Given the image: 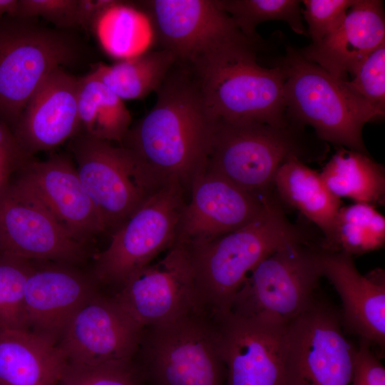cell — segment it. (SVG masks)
<instances>
[{
  "label": "cell",
  "instance_id": "obj_1",
  "mask_svg": "<svg viewBox=\"0 0 385 385\" xmlns=\"http://www.w3.org/2000/svg\"><path fill=\"white\" fill-rule=\"evenodd\" d=\"M155 93L153 107L120 145L160 183H178L187 194L206 170L215 120L186 65L177 62Z\"/></svg>",
  "mask_w": 385,
  "mask_h": 385
},
{
  "label": "cell",
  "instance_id": "obj_2",
  "mask_svg": "<svg viewBox=\"0 0 385 385\" xmlns=\"http://www.w3.org/2000/svg\"><path fill=\"white\" fill-rule=\"evenodd\" d=\"M290 242L319 244L311 232L291 222L274 193L262 214L248 225L212 240L184 246L201 307L211 314L228 312L250 272Z\"/></svg>",
  "mask_w": 385,
  "mask_h": 385
},
{
  "label": "cell",
  "instance_id": "obj_3",
  "mask_svg": "<svg viewBox=\"0 0 385 385\" xmlns=\"http://www.w3.org/2000/svg\"><path fill=\"white\" fill-rule=\"evenodd\" d=\"M327 153V143L290 120L283 125L215 120L206 170L265 199L274 193L275 175L289 159L319 162Z\"/></svg>",
  "mask_w": 385,
  "mask_h": 385
},
{
  "label": "cell",
  "instance_id": "obj_4",
  "mask_svg": "<svg viewBox=\"0 0 385 385\" xmlns=\"http://www.w3.org/2000/svg\"><path fill=\"white\" fill-rule=\"evenodd\" d=\"M255 48L251 41L227 43L188 66L214 120L276 125L289 122L284 71L279 66H261Z\"/></svg>",
  "mask_w": 385,
  "mask_h": 385
},
{
  "label": "cell",
  "instance_id": "obj_5",
  "mask_svg": "<svg viewBox=\"0 0 385 385\" xmlns=\"http://www.w3.org/2000/svg\"><path fill=\"white\" fill-rule=\"evenodd\" d=\"M279 66L285 76L289 120L311 126L327 143L369 155L362 138L363 127L384 115L298 50L288 47Z\"/></svg>",
  "mask_w": 385,
  "mask_h": 385
},
{
  "label": "cell",
  "instance_id": "obj_6",
  "mask_svg": "<svg viewBox=\"0 0 385 385\" xmlns=\"http://www.w3.org/2000/svg\"><path fill=\"white\" fill-rule=\"evenodd\" d=\"M83 51L69 30L43 25L36 18H0V120L12 130L46 76L76 64Z\"/></svg>",
  "mask_w": 385,
  "mask_h": 385
},
{
  "label": "cell",
  "instance_id": "obj_7",
  "mask_svg": "<svg viewBox=\"0 0 385 385\" xmlns=\"http://www.w3.org/2000/svg\"><path fill=\"white\" fill-rule=\"evenodd\" d=\"M136 354L153 385H225L219 329L206 310L144 328Z\"/></svg>",
  "mask_w": 385,
  "mask_h": 385
},
{
  "label": "cell",
  "instance_id": "obj_8",
  "mask_svg": "<svg viewBox=\"0 0 385 385\" xmlns=\"http://www.w3.org/2000/svg\"><path fill=\"white\" fill-rule=\"evenodd\" d=\"M317 244L288 243L259 263L234 296L230 312L287 326L312 304L322 277Z\"/></svg>",
  "mask_w": 385,
  "mask_h": 385
},
{
  "label": "cell",
  "instance_id": "obj_9",
  "mask_svg": "<svg viewBox=\"0 0 385 385\" xmlns=\"http://www.w3.org/2000/svg\"><path fill=\"white\" fill-rule=\"evenodd\" d=\"M68 148L79 179L110 235L165 185L122 145L78 133Z\"/></svg>",
  "mask_w": 385,
  "mask_h": 385
},
{
  "label": "cell",
  "instance_id": "obj_10",
  "mask_svg": "<svg viewBox=\"0 0 385 385\" xmlns=\"http://www.w3.org/2000/svg\"><path fill=\"white\" fill-rule=\"evenodd\" d=\"M186 195L178 183L165 185L111 235L108 247L96 257L92 274L98 284L118 289L173 245Z\"/></svg>",
  "mask_w": 385,
  "mask_h": 385
},
{
  "label": "cell",
  "instance_id": "obj_11",
  "mask_svg": "<svg viewBox=\"0 0 385 385\" xmlns=\"http://www.w3.org/2000/svg\"><path fill=\"white\" fill-rule=\"evenodd\" d=\"M340 312L315 298L287 325V385H349L356 347L345 337Z\"/></svg>",
  "mask_w": 385,
  "mask_h": 385
},
{
  "label": "cell",
  "instance_id": "obj_12",
  "mask_svg": "<svg viewBox=\"0 0 385 385\" xmlns=\"http://www.w3.org/2000/svg\"><path fill=\"white\" fill-rule=\"evenodd\" d=\"M137 5L162 48L173 52L177 62L184 65L192 64L223 45L251 41L217 0H147Z\"/></svg>",
  "mask_w": 385,
  "mask_h": 385
},
{
  "label": "cell",
  "instance_id": "obj_13",
  "mask_svg": "<svg viewBox=\"0 0 385 385\" xmlns=\"http://www.w3.org/2000/svg\"><path fill=\"white\" fill-rule=\"evenodd\" d=\"M1 253L75 265L84 262L89 247L72 238L29 192L9 180L0 191Z\"/></svg>",
  "mask_w": 385,
  "mask_h": 385
},
{
  "label": "cell",
  "instance_id": "obj_14",
  "mask_svg": "<svg viewBox=\"0 0 385 385\" xmlns=\"http://www.w3.org/2000/svg\"><path fill=\"white\" fill-rule=\"evenodd\" d=\"M113 297L143 329L203 309L196 294L187 250L178 244L160 260L131 274Z\"/></svg>",
  "mask_w": 385,
  "mask_h": 385
},
{
  "label": "cell",
  "instance_id": "obj_15",
  "mask_svg": "<svg viewBox=\"0 0 385 385\" xmlns=\"http://www.w3.org/2000/svg\"><path fill=\"white\" fill-rule=\"evenodd\" d=\"M15 174L14 181L35 197L77 242L89 247L107 232L68 155L53 154L43 160L33 157Z\"/></svg>",
  "mask_w": 385,
  "mask_h": 385
},
{
  "label": "cell",
  "instance_id": "obj_16",
  "mask_svg": "<svg viewBox=\"0 0 385 385\" xmlns=\"http://www.w3.org/2000/svg\"><path fill=\"white\" fill-rule=\"evenodd\" d=\"M212 315L220 336L225 385H287V326L230 312Z\"/></svg>",
  "mask_w": 385,
  "mask_h": 385
},
{
  "label": "cell",
  "instance_id": "obj_17",
  "mask_svg": "<svg viewBox=\"0 0 385 385\" xmlns=\"http://www.w3.org/2000/svg\"><path fill=\"white\" fill-rule=\"evenodd\" d=\"M143 331L113 297L98 292L75 313L56 346L71 363L130 359L138 351Z\"/></svg>",
  "mask_w": 385,
  "mask_h": 385
},
{
  "label": "cell",
  "instance_id": "obj_18",
  "mask_svg": "<svg viewBox=\"0 0 385 385\" xmlns=\"http://www.w3.org/2000/svg\"><path fill=\"white\" fill-rule=\"evenodd\" d=\"M189 194L174 242L183 246L210 241L248 225L262 214L274 193L261 199L205 170L194 181Z\"/></svg>",
  "mask_w": 385,
  "mask_h": 385
},
{
  "label": "cell",
  "instance_id": "obj_19",
  "mask_svg": "<svg viewBox=\"0 0 385 385\" xmlns=\"http://www.w3.org/2000/svg\"><path fill=\"white\" fill-rule=\"evenodd\" d=\"M32 261L24 294L28 330L56 345L75 313L98 292V282L75 265Z\"/></svg>",
  "mask_w": 385,
  "mask_h": 385
},
{
  "label": "cell",
  "instance_id": "obj_20",
  "mask_svg": "<svg viewBox=\"0 0 385 385\" xmlns=\"http://www.w3.org/2000/svg\"><path fill=\"white\" fill-rule=\"evenodd\" d=\"M78 78L59 67L34 93L12 130L30 157L53 149L80 133Z\"/></svg>",
  "mask_w": 385,
  "mask_h": 385
},
{
  "label": "cell",
  "instance_id": "obj_21",
  "mask_svg": "<svg viewBox=\"0 0 385 385\" xmlns=\"http://www.w3.org/2000/svg\"><path fill=\"white\" fill-rule=\"evenodd\" d=\"M322 277L332 284L342 301L343 327L381 352L385 347V274L376 269L366 275L358 271L353 256L321 250Z\"/></svg>",
  "mask_w": 385,
  "mask_h": 385
},
{
  "label": "cell",
  "instance_id": "obj_22",
  "mask_svg": "<svg viewBox=\"0 0 385 385\" xmlns=\"http://www.w3.org/2000/svg\"><path fill=\"white\" fill-rule=\"evenodd\" d=\"M384 43L383 2L356 0L334 31L299 51L334 78L347 81L356 66Z\"/></svg>",
  "mask_w": 385,
  "mask_h": 385
},
{
  "label": "cell",
  "instance_id": "obj_23",
  "mask_svg": "<svg viewBox=\"0 0 385 385\" xmlns=\"http://www.w3.org/2000/svg\"><path fill=\"white\" fill-rule=\"evenodd\" d=\"M67 360L28 330H0V385H59Z\"/></svg>",
  "mask_w": 385,
  "mask_h": 385
},
{
  "label": "cell",
  "instance_id": "obj_24",
  "mask_svg": "<svg viewBox=\"0 0 385 385\" xmlns=\"http://www.w3.org/2000/svg\"><path fill=\"white\" fill-rule=\"evenodd\" d=\"M274 190L280 202L299 211L320 230L322 240L330 235L342 202L329 191L319 173L292 158L277 171Z\"/></svg>",
  "mask_w": 385,
  "mask_h": 385
},
{
  "label": "cell",
  "instance_id": "obj_25",
  "mask_svg": "<svg viewBox=\"0 0 385 385\" xmlns=\"http://www.w3.org/2000/svg\"><path fill=\"white\" fill-rule=\"evenodd\" d=\"M176 63L175 54L161 48L139 52L111 65L100 63L91 73L124 101L156 92Z\"/></svg>",
  "mask_w": 385,
  "mask_h": 385
},
{
  "label": "cell",
  "instance_id": "obj_26",
  "mask_svg": "<svg viewBox=\"0 0 385 385\" xmlns=\"http://www.w3.org/2000/svg\"><path fill=\"white\" fill-rule=\"evenodd\" d=\"M319 173L329 191L339 199L375 206L384 203V168L369 155L340 147Z\"/></svg>",
  "mask_w": 385,
  "mask_h": 385
},
{
  "label": "cell",
  "instance_id": "obj_27",
  "mask_svg": "<svg viewBox=\"0 0 385 385\" xmlns=\"http://www.w3.org/2000/svg\"><path fill=\"white\" fill-rule=\"evenodd\" d=\"M78 111L81 134L121 143L131 124L124 101L91 73L78 78Z\"/></svg>",
  "mask_w": 385,
  "mask_h": 385
},
{
  "label": "cell",
  "instance_id": "obj_28",
  "mask_svg": "<svg viewBox=\"0 0 385 385\" xmlns=\"http://www.w3.org/2000/svg\"><path fill=\"white\" fill-rule=\"evenodd\" d=\"M376 207L364 202L341 207L330 235L321 240V250L354 256L382 248L385 218Z\"/></svg>",
  "mask_w": 385,
  "mask_h": 385
},
{
  "label": "cell",
  "instance_id": "obj_29",
  "mask_svg": "<svg viewBox=\"0 0 385 385\" xmlns=\"http://www.w3.org/2000/svg\"><path fill=\"white\" fill-rule=\"evenodd\" d=\"M217 2L237 29L255 43L260 39L256 33V27L268 21H283L296 34L307 35L302 22L300 1L217 0Z\"/></svg>",
  "mask_w": 385,
  "mask_h": 385
},
{
  "label": "cell",
  "instance_id": "obj_30",
  "mask_svg": "<svg viewBox=\"0 0 385 385\" xmlns=\"http://www.w3.org/2000/svg\"><path fill=\"white\" fill-rule=\"evenodd\" d=\"M33 267L32 260L0 253V330H28L24 294Z\"/></svg>",
  "mask_w": 385,
  "mask_h": 385
},
{
  "label": "cell",
  "instance_id": "obj_31",
  "mask_svg": "<svg viewBox=\"0 0 385 385\" xmlns=\"http://www.w3.org/2000/svg\"><path fill=\"white\" fill-rule=\"evenodd\" d=\"M140 13L118 1L98 22L94 31L108 53L124 58L133 56L140 40Z\"/></svg>",
  "mask_w": 385,
  "mask_h": 385
},
{
  "label": "cell",
  "instance_id": "obj_32",
  "mask_svg": "<svg viewBox=\"0 0 385 385\" xmlns=\"http://www.w3.org/2000/svg\"><path fill=\"white\" fill-rule=\"evenodd\" d=\"M144 380L133 359L96 365L67 361L59 385H142Z\"/></svg>",
  "mask_w": 385,
  "mask_h": 385
},
{
  "label": "cell",
  "instance_id": "obj_33",
  "mask_svg": "<svg viewBox=\"0 0 385 385\" xmlns=\"http://www.w3.org/2000/svg\"><path fill=\"white\" fill-rule=\"evenodd\" d=\"M346 87L384 115L385 43L369 54L353 69Z\"/></svg>",
  "mask_w": 385,
  "mask_h": 385
},
{
  "label": "cell",
  "instance_id": "obj_34",
  "mask_svg": "<svg viewBox=\"0 0 385 385\" xmlns=\"http://www.w3.org/2000/svg\"><path fill=\"white\" fill-rule=\"evenodd\" d=\"M356 0H304L302 14L312 43H318L334 31Z\"/></svg>",
  "mask_w": 385,
  "mask_h": 385
},
{
  "label": "cell",
  "instance_id": "obj_35",
  "mask_svg": "<svg viewBox=\"0 0 385 385\" xmlns=\"http://www.w3.org/2000/svg\"><path fill=\"white\" fill-rule=\"evenodd\" d=\"M76 4L77 0H18L16 16L41 17L55 28L70 30L77 27Z\"/></svg>",
  "mask_w": 385,
  "mask_h": 385
},
{
  "label": "cell",
  "instance_id": "obj_36",
  "mask_svg": "<svg viewBox=\"0 0 385 385\" xmlns=\"http://www.w3.org/2000/svg\"><path fill=\"white\" fill-rule=\"evenodd\" d=\"M371 347L369 342L360 339L349 385H385V368Z\"/></svg>",
  "mask_w": 385,
  "mask_h": 385
},
{
  "label": "cell",
  "instance_id": "obj_37",
  "mask_svg": "<svg viewBox=\"0 0 385 385\" xmlns=\"http://www.w3.org/2000/svg\"><path fill=\"white\" fill-rule=\"evenodd\" d=\"M118 1L77 0L76 25L86 31L94 30L98 22Z\"/></svg>",
  "mask_w": 385,
  "mask_h": 385
},
{
  "label": "cell",
  "instance_id": "obj_38",
  "mask_svg": "<svg viewBox=\"0 0 385 385\" xmlns=\"http://www.w3.org/2000/svg\"><path fill=\"white\" fill-rule=\"evenodd\" d=\"M18 0H0V18L5 15L16 16Z\"/></svg>",
  "mask_w": 385,
  "mask_h": 385
},
{
  "label": "cell",
  "instance_id": "obj_39",
  "mask_svg": "<svg viewBox=\"0 0 385 385\" xmlns=\"http://www.w3.org/2000/svg\"><path fill=\"white\" fill-rule=\"evenodd\" d=\"M0 253H1V237H0Z\"/></svg>",
  "mask_w": 385,
  "mask_h": 385
}]
</instances>
